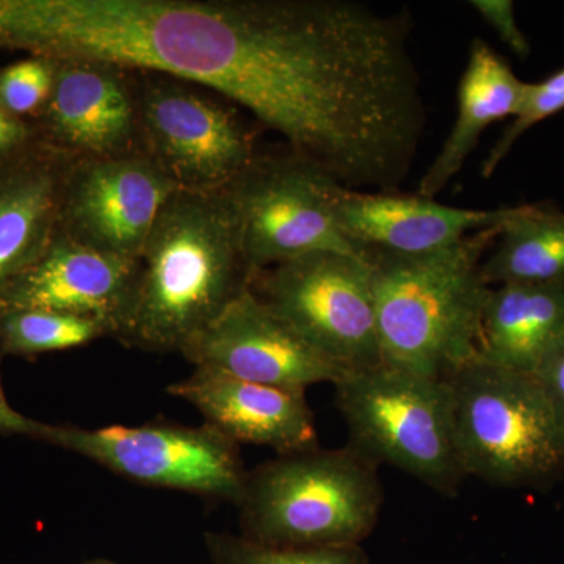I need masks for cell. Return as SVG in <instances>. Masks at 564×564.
<instances>
[{"instance_id":"14","label":"cell","mask_w":564,"mask_h":564,"mask_svg":"<svg viewBox=\"0 0 564 564\" xmlns=\"http://www.w3.org/2000/svg\"><path fill=\"white\" fill-rule=\"evenodd\" d=\"M337 228L364 259L367 251L425 254L444 250L485 229L500 228L516 207L480 210L445 206L423 196L333 191Z\"/></svg>"},{"instance_id":"10","label":"cell","mask_w":564,"mask_h":564,"mask_svg":"<svg viewBox=\"0 0 564 564\" xmlns=\"http://www.w3.org/2000/svg\"><path fill=\"white\" fill-rule=\"evenodd\" d=\"M176 191L143 152L76 159L63 187L58 231L82 247L137 261Z\"/></svg>"},{"instance_id":"2","label":"cell","mask_w":564,"mask_h":564,"mask_svg":"<svg viewBox=\"0 0 564 564\" xmlns=\"http://www.w3.org/2000/svg\"><path fill=\"white\" fill-rule=\"evenodd\" d=\"M502 228V226H500ZM500 228L425 254L367 251L372 267L381 358L386 366L447 380L478 356L489 285L481 258Z\"/></svg>"},{"instance_id":"4","label":"cell","mask_w":564,"mask_h":564,"mask_svg":"<svg viewBox=\"0 0 564 564\" xmlns=\"http://www.w3.org/2000/svg\"><path fill=\"white\" fill-rule=\"evenodd\" d=\"M466 477L532 488L564 473V426L533 375L475 358L447 378Z\"/></svg>"},{"instance_id":"7","label":"cell","mask_w":564,"mask_h":564,"mask_svg":"<svg viewBox=\"0 0 564 564\" xmlns=\"http://www.w3.org/2000/svg\"><path fill=\"white\" fill-rule=\"evenodd\" d=\"M131 77L140 151L177 191H223L256 158L247 126L215 93L166 74Z\"/></svg>"},{"instance_id":"24","label":"cell","mask_w":564,"mask_h":564,"mask_svg":"<svg viewBox=\"0 0 564 564\" xmlns=\"http://www.w3.org/2000/svg\"><path fill=\"white\" fill-rule=\"evenodd\" d=\"M470 6L491 25L494 32L516 55L521 58L529 57L530 44L524 33L519 29L518 22H516L513 2H508V0H474Z\"/></svg>"},{"instance_id":"23","label":"cell","mask_w":564,"mask_h":564,"mask_svg":"<svg viewBox=\"0 0 564 564\" xmlns=\"http://www.w3.org/2000/svg\"><path fill=\"white\" fill-rule=\"evenodd\" d=\"M562 110H564V69L538 84H527L524 98L513 122L505 129L502 137L497 140L496 147L485 159L481 173L486 180L492 176L497 166L514 147L516 141L521 139L529 129Z\"/></svg>"},{"instance_id":"25","label":"cell","mask_w":564,"mask_h":564,"mask_svg":"<svg viewBox=\"0 0 564 564\" xmlns=\"http://www.w3.org/2000/svg\"><path fill=\"white\" fill-rule=\"evenodd\" d=\"M39 141V131L33 121L14 117L0 106V165L18 158Z\"/></svg>"},{"instance_id":"21","label":"cell","mask_w":564,"mask_h":564,"mask_svg":"<svg viewBox=\"0 0 564 564\" xmlns=\"http://www.w3.org/2000/svg\"><path fill=\"white\" fill-rule=\"evenodd\" d=\"M214 564H369L362 545L325 549L272 547L228 533H207Z\"/></svg>"},{"instance_id":"22","label":"cell","mask_w":564,"mask_h":564,"mask_svg":"<svg viewBox=\"0 0 564 564\" xmlns=\"http://www.w3.org/2000/svg\"><path fill=\"white\" fill-rule=\"evenodd\" d=\"M58 62L29 55L0 69V106L14 117L33 120L46 106Z\"/></svg>"},{"instance_id":"17","label":"cell","mask_w":564,"mask_h":564,"mask_svg":"<svg viewBox=\"0 0 564 564\" xmlns=\"http://www.w3.org/2000/svg\"><path fill=\"white\" fill-rule=\"evenodd\" d=\"M564 337V282L489 288L478 358L533 375Z\"/></svg>"},{"instance_id":"15","label":"cell","mask_w":564,"mask_h":564,"mask_svg":"<svg viewBox=\"0 0 564 564\" xmlns=\"http://www.w3.org/2000/svg\"><path fill=\"white\" fill-rule=\"evenodd\" d=\"M166 392L191 403L206 423L236 444L272 448L278 455L321 447L306 393L251 383L204 367H195L191 377L170 384Z\"/></svg>"},{"instance_id":"5","label":"cell","mask_w":564,"mask_h":564,"mask_svg":"<svg viewBox=\"0 0 564 564\" xmlns=\"http://www.w3.org/2000/svg\"><path fill=\"white\" fill-rule=\"evenodd\" d=\"M334 388L350 447L441 496H458L467 477L456 452L454 395L447 380L380 364L345 373Z\"/></svg>"},{"instance_id":"12","label":"cell","mask_w":564,"mask_h":564,"mask_svg":"<svg viewBox=\"0 0 564 564\" xmlns=\"http://www.w3.org/2000/svg\"><path fill=\"white\" fill-rule=\"evenodd\" d=\"M54 87L33 118L40 140L73 159L140 151L131 70L96 61H57Z\"/></svg>"},{"instance_id":"28","label":"cell","mask_w":564,"mask_h":564,"mask_svg":"<svg viewBox=\"0 0 564 564\" xmlns=\"http://www.w3.org/2000/svg\"><path fill=\"white\" fill-rule=\"evenodd\" d=\"M85 564H115V563L104 562V560H99V562H91V563H85Z\"/></svg>"},{"instance_id":"18","label":"cell","mask_w":564,"mask_h":564,"mask_svg":"<svg viewBox=\"0 0 564 564\" xmlns=\"http://www.w3.org/2000/svg\"><path fill=\"white\" fill-rule=\"evenodd\" d=\"M527 82L484 40H474L458 90V117L451 133L423 174L417 195L433 199L443 192L473 154L481 133L505 118H514Z\"/></svg>"},{"instance_id":"9","label":"cell","mask_w":564,"mask_h":564,"mask_svg":"<svg viewBox=\"0 0 564 564\" xmlns=\"http://www.w3.org/2000/svg\"><path fill=\"white\" fill-rule=\"evenodd\" d=\"M337 184L317 163L292 152L256 155L225 188L239 218L245 258L254 276L311 252L361 258L334 220L332 199Z\"/></svg>"},{"instance_id":"11","label":"cell","mask_w":564,"mask_h":564,"mask_svg":"<svg viewBox=\"0 0 564 564\" xmlns=\"http://www.w3.org/2000/svg\"><path fill=\"white\" fill-rule=\"evenodd\" d=\"M181 355L195 367L292 392L336 384L347 373L311 347L252 289L237 296Z\"/></svg>"},{"instance_id":"13","label":"cell","mask_w":564,"mask_h":564,"mask_svg":"<svg viewBox=\"0 0 564 564\" xmlns=\"http://www.w3.org/2000/svg\"><path fill=\"white\" fill-rule=\"evenodd\" d=\"M137 261L82 247L61 231L36 261L0 282V315L47 310L101 323L117 339L131 306Z\"/></svg>"},{"instance_id":"6","label":"cell","mask_w":564,"mask_h":564,"mask_svg":"<svg viewBox=\"0 0 564 564\" xmlns=\"http://www.w3.org/2000/svg\"><path fill=\"white\" fill-rule=\"evenodd\" d=\"M40 441L84 456L128 480L239 505L248 470L239 444L204 423L152 421L88 430L44 423Z\"/></svg>"},{"instance_id":"26","label":"cell","mask_w":564,"mask_h":564,"mask_svg":"<svg viewBox=\"0 0 564 564\" xmlns=\"http://www.w3.org/2000/svg\"><path fill=\"white\" fill-rule=\"evenodd\" d=\"M564 426V337L533 373Z\"/></svg>"},{"instance_id":"1","label":"cell","mask_w":564,"mask_h":564,"mask_svg":"<svg viewBox=\"0 0 564 564\" xmlns=\"http://www.w3.org/2000/svg\"><path fill=\"white\" fill-rule=\"evenodd\" d=\"M254 280L225 188L176 191L137 258L131 306L117 339L140 350L182 352Z\"/></svg>"},{"instance_id":"19","label":"cell","mask_w":564,"mask_h":564,"mask_svg":"<svg viewBox=\"0 0 564 564\" xmlns=\"http://www.w3.org/2000/svg\"><path fill=\"white\" fill-rule=\"evenodd\" d=\"M486 285L564 282V214L555 207L519 206L481 261Z\"/></svg>"},{"instance_id":"20","label":"cell","mask_w":564,"mask_h":564,"mask_svg":"<svg viewBox=\"0 0 564 564\" xmlns=\"http://www.w3.org/2000/svg\"><path fill=\"white\" fill-rule=\"evenodd\" d=\"M109 336L101 323L47 310L0 315V351L14 356L70 350Z\"/></svg>"},{"instance_id":"27","label":"cell","mask_w":564,"mask_h":564,"mask_svg":"<svg viewBox=\"0 0 564 564\" xmlns=\"http://www.w3.org/2000/svg\"><path fill=\"white\" fill-rule=\"evenodd\" d=\"M44 423L33 421L14 411L3 392L2 378H0V434H20L40 441Z\"/></svg>"},{"instance_id":"16","label":"cell","mask_w":564,"mask_h":564,"mask_svg":"<svg viewBox=\"0 0 564 564\" xmlns=\"http://www.w3.org/2000/svg\"><path fill=\"white\" fill-rule=\"evenodd\" d=\"M74 161L40 140L0 165V282L31 265L54 239Z\"/></svg>"},{"instance_id":"3","label":"cell","mask_w":564,"mask_h":564,"mask_svg":"<svg viewBox=\"0 0 564 564\" xmlns=\"http://www.w3.org/2000/svg\"><path fill=\"white\" fill-rule=\"evenodd\" d=\"M384 492L378 464L358 451L313 448L278 455L248 473L242 536L272 547L361 545L380 521Z\"/></svg>"},{"instance_id":"8","label":"cell","mask_w":564,"mask_h":564,"mask_svg":"<svg viewBox=\"0 0 564 564\" xmlns=\"http://www.w3.org/2000/svg\"><path fill=\"white\" fill-rule=\"evenodd\" d=\"M274 314L345 372L383 364L372 267L344 252H311L278 263L251 285Z\"/></svg>"}]
</instances>
